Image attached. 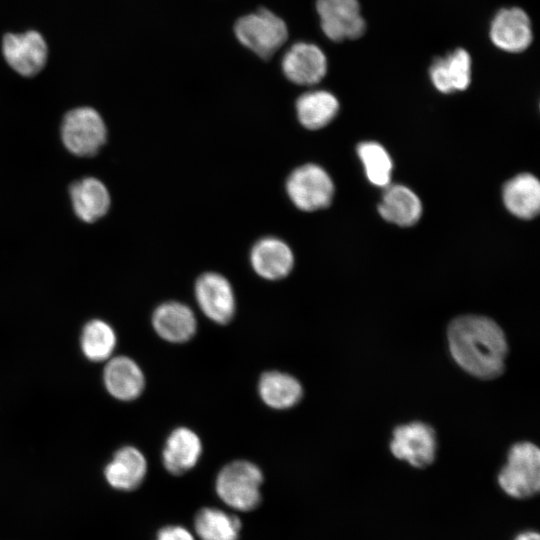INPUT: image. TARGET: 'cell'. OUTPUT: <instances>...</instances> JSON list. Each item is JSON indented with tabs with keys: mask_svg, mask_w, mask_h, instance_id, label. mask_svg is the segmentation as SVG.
Segmentation results:
<instances>
[{
	"mask_svg": "<svg viewBox=\"0 0 540 540\" xmlns=\"http://www.w3.org/2000/svg\"><path fill=\"white\" fill-rule=\"evenodd\" d=\"M452 357L469 374L493 379L502 374L507 342L502 329L490 318L463 315L451 321L447 331Z\"/></svg>",
	"mask_w": 540,
	"mask_h": 540,
	"instance_id": "cell-1",
	"label": "cell"
},
{
	"mask_svg": "<svg viewBox=\"0 0 540 540\" xmlns=\"http://www.w3.org/2000/svg\"><path fill=\"white\" fill-rule=\"evenodd\" d=\"M263 475L260 468L247 460H236L218 473L215 488L219 498L239 511L255 509L261 501Z\"/></svg>",
	"mask_w": 540,
	"mask_h": 540,
	"instance_id": "cell-2",
	"label": "cell"
},
{
	"mask_svg": "<svg viewBox=\"0 0 540 540\" xmlns=\"http://www.w3.org/2000/svg\"><path fill=\"white\" fill-rule=\"evenodd\" d=\"M501 489L509 496L524 499L540 489V453L536 445L520 442L508 453L507 463L498 475Z\"/></svg>",
	"mask_w": 540,
	"mask_h": 540,
	"instance_id": "cell-3",
	"label": "cell"
},
{
	"mask_svg": "<svg viewBox=\"0 0 540 540\" xmlns=\"http://www.w3.org/2000/svg\"><path fill=\"white\" fill-rule=\"evenodd\" d=\"M239 42L263 59H269L288 38L286 23L268 9L240 17L234 26Z\"/></svg>",
	"mask_w": 540,
	"mask_h": 540,
	"instance_id": "cell-4",
	"label": "cell"
},
{
	"mask_svg": "<svg viewBox=\"0 0 540 540\" xmlns=\"http://www.w3.org/2000/svg\"><path fill=\"white\" fill-rule=\"evenodd\" d=\"M285 190L291 203L304 212L327 208L335 191L330 175L315 163L293 169L286 179Z\"/></svg>",
	"mask_w": 540,
	"mask_h": 540,
	"instance_id": "cell-5",
	"label": "cell"
},
{
	"mask_svg": "<svg viewBox=\"0 0 540 540\" xmlns=\"http://www.w3.org/2000/svg\"><path fill=\"white\" fill-rule=\"evenodd\" d=\"M61 138L70 153L79 157H92L105 144L107 128L95 109L78 107L65 114L61 124Z\"/></svg>",
	"mask_w": 540,
	"mask_h": 540,
	"instance_id": "cell-6",
	"label": "cell"
},
{
	"mask_svg": "<svg viewBox=\"0 0 540 540\" xmlns=\"http://www.w3.org/2000/svg\"><path fill=\"white\" fill-rule=\"evenodd\" d=\"M437 441L434 429L422 422L400 425L394 429L390 443L392 454L416 468L430 465L436 455Z\"/></svg>",
	"mask_w": 540,
	"mask_h": 540,
	"instance_id": "cell-7",
	"label": "cell"
},
{
	"mask_svg": "<svg viewBox=\"0 0 540 540\" xmlns=\"http://www.w3.org/2000/svg\"><path fill=\"white\" fill-rule=\"evenodd\" d=\"M195 299L201 311L217 324H227L236 311V299L230 281L220 273L201 274L194 286Z\"/></svg>",
	"mask_w": 540,
	"mask_h": 540,
	"instance_id": "cell-8",
	"label": "cell"
},
{
	"mask_svg": "<svg viewBox=\"0 0 540 540\" xmlns=\"http://www.w3.org/2000/svg\"><path fill=\"white\" fill-rule=\"evenodd\" d=\"M323 33L332 41L361 37L366 28L358 0H317Z\"/></svg>",
	"mask_w": 540,
	"mask_h": 540,
	"instance_id": "cell-9",
	"label": "cell"
},
{
	"mask_svg": "<svg viewBox=\"0 0 540 540\" xmlns=\"http://www.w3.org/2000/svg\"><path fill=\"white\" fill-rule=\"evenodd\" d=\"M2 51L9 66L25 77L39 73L48 57L46 41L37 31L6 34L2 41Z\"/></svg>",
	"mask_w": 540,
	"mask_h": 540,
	"instance_id": "cell-10",
	"label": "cell"
},
{
	"mask_svg": "<svg viewBox=\"0 0 540 540\" xmlns=\"http://www.w3.org/2000/svg\"><path fill=\"white\" fill-rule=\"evenodd\" d=\"M249 260L254 272L270 281L287 277L295 263L292 248L276 236H265L257 240L250 250Z\"/></svg>",
	"mask_w": 540,
	"mask_h": 540,
	"instance_id": "cell-11",
	"label": "cell"
},
{
	"mask_svg": "<svg viewBox=\"0 0 540 540\" xmlns=\"http://www.w3.org/2000/svg\"><path fill=\"white\" fill-rule=\"evenodd\" d=\"M281 67L286 78L294 84L312 86L319 83L327 72L324 52L315 44L297 42L284 54Z\"/></svg>",
	"mask_w": 540,
	"mask_h": 540,
	"instance_id": "cell-12",
	"label": "cell"
},
{
	"mask_svg": "<svg viewBox=\"0 0 540 540\" xmlns=\"http://www.w3.org/2000/svg\"><path fill=\"white\" fill-rule=\"evenodd\" d=\"M490 38L499 49L519 53L529 47L533 34L526 12L518 7L500 10L490 26Z\"/></svg>",
	"mask_w": 540,
	"mask_h": 540,
	"instance_id": "cell-13",
	"label": "cell"
},
{
	"mask_svg": "<svg viewBox=\"0 0 540 540\" xmlns=\"http://www.w3.org/2000/svg\"><path fill=\"white\" fill-rule=\"evenodd\" d=\"M152 326L165 341L184 343L195 335L197 321L189 306L178 301H167L154 310Z\"/></svg>",
	"mask_w": 540,
	"mask_h": 540,
	"instance_id": "cell-14",
	"label": "cell"
},
{
	"mask_svg": "<svg viewBox=\"0 0 540 540\" xmlns=\"http://www.w3.org/2000/svg\"><path fill=\"white\" fill-rule=\"evenodd\" d=\"M104 385L110 395L121 401L138 398L145 386L140 366L127 356L111 358L103 371Z\"/></svg>",
	"mask_w": 540,
	"mask_h": 540,
	"instance_id": "cell-15",
	"label": "cell"
},
{
	"mask_svg": "<svg viewBox=\"0 0 540 540\" xmlns=\"http://www.w3.org/2000/svg\"><path fill=\"white\" fill-rule=\"evenodd\" d=\"M201 454L202 443L199 436L188 427H178L165 441L162 461L169 473L181 475L198 463Z\"/></svg>",
	"mask_w": 540,
	"mask_h": 540,
	"instance_id": "cell-16",
	"label": "cell"
},
{
	"mask_svg": "<svg viewBox=\"0 0 540 540\" xmlns=\"http://www.w3.org/2000/svg\"><path fill=\"white\" fill-rule=\"evenodd\" d=\"M146 473V458L133 446L118 449L104 469V476L109 485L122 491H131L139 487Z\"/></svg>",
	"mask_w": 540,
	"mask_h": 540,
	"instance_id": "cell-17",
	"label": "cell"
},
{
	"mask_svg": "<svg viewBox=\"0 0 540 540\" xmlns=\"http://www.w3.org/2000/svg\"><path fill=\"white\" fill-rule=\"evenodd\" d=\"M434 87L444 94L462 91L471 82V58L469 53L458 48L444 58H437L429 69Z\"/></svg>",
	"mask_w": 540,
	"mask_h": 540,
	"instance_id": "cell-18",
	"label": "cell"
},
{
	"mask_svg": "<svg viewBox=\"0 0 540 540\" xmlns=\"http://www.w3.org/2000/svg\"><path fill=\"white\" fill-rule=\"evenodd\" d=\"M73 210L84 222L93 223L106 215L111 198L106 186L95 177H86L69 188Z\"/></svg>",
	"mask_w": 540,
	"mask_h": 540,
	"instance_id": "cell-19",
	"label": "cell"
},
{
	"mask_svg": "<svg viewBox=\"0 0 540 540\" xmlns=\"http://www.w3.org/2000/svg\"><path fill=\"white\" fill-rule=\"evenodd\" d=\"M378 211L386 221L406 227L418 222L422 214V204L410 188L389 184L385 187Z\"/></svg>",
	"mask_w": 540,
	"mask_h": 540,
	"instance_id": "cell-20",
	"label": "cell"
},
{
	"mask_svg": "<svg viewBox=\"0 0 540 540\" xmlns=\"http://www.w3.org/2000/svg\"><path fill=\"white\" fill-rule=\"evenodd\" d=\"M503 201L510 213L521 219H532L540 209V183L529 173L510 179L503 187Z\"/></svg>",
	"mask_w": 540,
	"mask_h": 540,
	"instance_id": "cell-21",
	"label": "cell"
},
{
	"mask_svg": "<svg viewBox=\"0 0 540 540\" xmlns=\"http://www.w3.org/2000/svg\"><path fill=\"white\" fill-rule=\"evenodd\" d=\"M299 123L308 130L327 126L339 111V101L326 90H311L301 94L295 103Z\"/></svg>",
	"mask_w": 540,
	"mask_h": 540,
	"instance_id": "cell-22",
	"label": "cell"
},
{
	"mask_svg": "<svg viewBox=\"0 0 540 540\" xmlns=\"http://www.w3.org/2000/svg\"><path fill=\"white\" fill-rule=\"evenodd\" d=\"M261 400L270 408L284 410L298 404L303 395L301 383L292 375L281 371H267L259 379Z\"/></svg>",
	"mask_w": 540,
	"mask_h": 540,
	"instance_id": "cell-23",
	"label": "cell"
},
{
	"mask_svg": "<svg viewBox=\"0 0 540 540\" xmlns=\"http://www.w3.org/2000/svg\"><path fill=\"white\" fill-rule=\"evenodd\" d=\"M194 528L201 540H238L239 518L217 508H203L195 516Z\"/></svg>",
	"mask_w": 540,
	"mask_h": 540,
	"instance_id": "cell-24",
	"label": "cell"
},
{
	"mask_svg": "<svg viewBox=\"0 0 540 540\" xmlns=\"http://www.w3.org/2000/svg\"><path fill=\"white\" fill-rule=\"evenodd\" d=\"M117 343L114 329L105 321L93 319L82 330L80 345L84 356L90 361L110 359Z\"/></svg>",
	"mask_w": 540,
	"mask_h": 540,
	"instance_id": "cell-25",
	"label": "cell"
},
{
	"mask_svg": "<svg viewBox=\"0 0 540 540\" xmlns=\"http://www.w3.org/2000/svg\"><path fill=\"white\" fill-rule=\"evenodd\" d=\"M357 154L370 183L384 188L390 184L393 163L381 144L373 141L362 142L357 147Z\"/></svg>",
	"mask_w": 540,
	"mask_h": 540,
	"instance_id": "cell-26",
	"label": "cell"
},
{
	"mask_svg": "<svg viewBox=\"0 0 540 540\" xmlns=\"http://www.w3.org/2000/svg\"><path fill=\"white\" fill-rule=\"evenodd\" d=\"M156 540H195L190 531L179 525L165 526L157 533Z\"/></svg>",
	"mask_w": 540,
	"mask_h": 540,
	"instance_id": "cell-27",
	"label": "cell"
},
{
	"mask_svg": "<svg viewBox=\"0 0 540 540\" xmlns=\"http://www.w3.org/2000/svg\"><path fill=\"white\" fill-rule=\"evenodd\" d=\"M514 540H540V536L535 531H525L518 534Z\"/></svg>",
	"mask_w": 540,
	"mask_h": 540,
	"instance_id": "cell-28",
	"label": "cell"
}]
</instances>
